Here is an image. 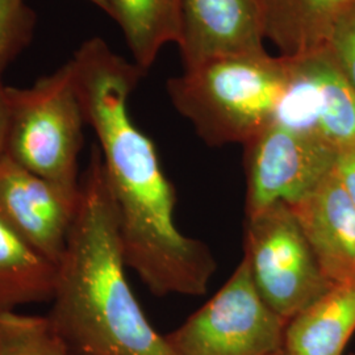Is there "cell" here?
Instances as JSON below:
<instances>
[{"mask_svg": "<svg viewBox=\"0 0 355 355\" xmlns=\"http://www.w3.org/2000/svg\"><path fill=\"white\" fill-rule=\"evenodd\" d=\"M69 62L85 121L99 141L125 265L155 296H203L215 275V257L177 228L174 189L153 141L128 111L129 95L146 71L98 37Z\"/></svg>", "mask_w": 355, "mask_h": 355, "instance_id": "obj_1", "label": "cell"}, {"mask_svg": "<svg viewBox=\"0 0 355 355\" xmlns=\"http://www.w3.org/2000/svg\"><path fill=\"white\" fill-rule=\"evenodd\" d=\"M46 316L70 355H175L154 329L125 277L102 153L94 145Z\"/></svg>", "mask_w": 355, "mask_h": 355, "instance_id": "obj_2", "label": "cell"}, {"mask_svg": "<svg viewBox=\"0 0 355 355\" xmlns=\"http://www.w3.org/2000/svg\"><path fill=\"white\" fill-rule=\"evenodd\" d=\"M291 86L287 57H218L167 80L174 108L209 146L245 145L278 119Z\"/></svg>", "mask_w": 355, "mask_h": 355, "instance_id": "obj_3", "label": "cell"}, {"mask_svg": "<svg viewBox=\"0 0 355 355\" xmlns=\"http://www.w3.org/2000/svg\"><path fill=\"white\" fill-rule=\"evenodd\" d=\"M6 154L64 191L78 195V157L86 124L70 62L31 89L10 87Z\"/></svg>", "mask_w": 355, "mask_h": 355, "instance_id": "obj_4", "label": "cell"}, {"mask_svg": "<svg viewBox=\"0 0 355 355\" xmlns=\"http://www.w3.org/2000/svg\"><path fill=\"white\" fill-rule=\"evenodd\" d=\"M286 327L257 290L243 255L214 297L166 340L175 355H275L284 350Z\"/></svg>", "mask_w": 355, "mask_h": 355, "instance_id": "obj_5", "label": "cell"}, {"mask_svg": "<svg viewBox=\"0 0 355 355\" xmlns=\"http://www.w3.org/2000/svg\"><path fill=\"white\" fill-rule=\"evenodd\" d=\"M243 255L262 299L287 322L333 287L287 204L246 215Z\"/></svg>", "mask_w": 355, "mask_h": 355, "instance_id": "obj_6", "label": "cell"}, {"mask_svg": "<svg viewBox=\"0 0 355 355\" xmlns=\"http://www.w3.org/2000/svg\"><path fill=\"white\" fill-rule=\"evenodd\" d=\"M245 146L246 215L293 205L329 175L337 150L313 133L275 120Z\"/></svg>", "mask_w": 355, "mask_h": 355, "instance_id": "obj_7", "label": "cell"}, {"mask_svg": "<svg viewBox=\"0 0 355 355\" xmlns=\"http://www.w3.org/2000/svg\"><path fill=\"white\" fill-rule=\"evenodd\" d=\"M291 62V86L278 119L313 133L337 152L355 148V92L328 48Z\"/></svg>", "mask_w": 355, "mask_h": 355, "instance_id": "obj_8", "label": "cell"}, {"mask_svg": "<svg viewBox=\"0 0 355 355\" xmlns=\"http://www.w3.org/2000/svg\"><path fill=\"white\" fill-rule=\"evenodd\" d=\"M78 202L79 193L26 170L7 154L0 158V220L55 266L64 255Z\"/></svg>", "mask_w": 355, "mask_h": 355, "instance_id": "obj_9", "label": "cell"}, {"mask_svg": "<svg viewBox=\"0 0 355 355\" xmlns=\"http://www.w3.org/2000/svg\"><path fill=\"white\" fill-rule=\"evenodd\" d=\"M258 0H183L178 48L184 69L205 61L265 53Z\"/></svg>", "mask_w": 355, "mask_h": 355, "instance_id": "obj_10", "label": "cell"}, {"mask_svg": "<svg viewBox=\"0 0 355 355\" xmlns=\"http://www.w3.org/2000/svg\"><path fill=\"white\" fill-rule=\"evenodd\" d=\"M290 208L330 284L355 283V205L333 171Z\"/></svg>", "mask_w": 355, "mask_h": 355, "instance_id": "obj_11", "label": "cell"}, {"mask_svg": "<svg viewBox=\"0 0 355 355\" xmlns=\"http://www.w3.org/2000/svg\"><path fill=\"white\" fill-rule=\"evenodd\" d=\"M263 36L279 55L297 58L322 51L355 0H258Z\"/></svg>", "mask_w": 355, "mask_h": 355, "instance_id": "obj_12", "label": "cell"}, {"mask_svg": "<svg viewBox=\"0 0 355 355\" xmlns=\"http://www.w3.org/2000/svg\"><path fill=\"white\" fill-rule=\"evenodd\" d=\"M355 331V283L336 284L287 322L286 355H343Z\"/></svg>", "mask_w": 355, "mask_h": 355, "instance_id": "obj_13", "label": "cell"}, {"mask_svg": "<svg viewBox=\"0 0 355 355\" xmlns=\"http://www.w3.org/2000/svg\"><path fill=\"white\" fill-rule=\"evenodd\" d=\"M107 13L120 26L135 64L142 70L154 64L161 49L179 44L183 0H105Z\"/></svg>", "mask_w": 355, "mask_h": 355, "instance_id": "obj_14", "label": "cell"}, {"mask_svg": "<svg viewBox=\"0 0 355 355\" xmlns=\"http://www.w3.org/2000/svg\"><path fill=\"white\" fill-rule=\"evenodd\" d=\"M57 266L0 220V316L17 305L51 302Z\"/></svg>", "mask_w": 355, "mask_h": 355, "instance_id": "obj_15", "label": "cell"}, {"mask_svg": "<svg viewBox=\"0 0 355 355\" xmlns=\"http://www.w3.org/2000/svg\"><path fill=\"white\" fill-rule=\"evenodd\" d=\"M0 355H70L51 331L46 318L8 313Z\"/></svg>", "mask_w": 355, "mask_h": 355, "instance_id": "obj_16", "label": "cell"}, {"mask_svg": "<svg viewBox=\"0 0 355 355\" xmlns=\"http://www.w3.org/2000/svg\"><path fill=\"white\" fill-rule=\"evenodd\" d=\"M35 24L36 15L24 0H0V78L29 45Z\"/></svg>", "mask_w": 355, "mask_h": 355, "instance_id": "obj_17", "label": "cell"}, {"mask_svg": "<svg viewBox=\"0 0 355 355\" xmlns=\"http://www.w3.org/2000/svg\"><path fill=\"white\" fill-rule=\"evenodd\" d=\"M327 48L355 92V6L336 26Z\"/></svg>", "mask_w": 355, "mask_h": 355, "instance_id": "obj_18", "label": "cell"}, {"mask_svg": "<svg viewBox=\"0 0 355 355\" xmlns=\"http://www.w3.org/2000/svg\"><path fill=\"white\" fill-rule=\"evenodd\" d=\"M331 171L355 205V148L337 153Z\"/></svg>", "mask_w": 355, "mask_h": 355, "instance_id": "obj_19", "label": "cell"}, {"mask_svg": "<svg viewBox=\"0 0 355 355\" xmlns=\"http://www.w3.org/2000/svg\"><path fill=\"white\" fill-rule=\"evenodd\" d=\"M10 112H11L10 87L4 86L0 79V158L6 154V148H7Z\"/></svg>", "mask_w": 355, "mask_h": 355, "instance_id": "obj_20", "label": "cell"}, {"mask_svg": "<svg viewBox=\"0 0 355 355\" xmlns=\"http://www.w3.org/2000/svg\"><path fill=\"white\" fill-rule=\"evenodd\" d=\"M11 313H12V312H11ZM7 316H8V313L0 316V349H1L3 343H4L6 334H7Z\"/></svg>", "mask_w": 355, "mask_h": 355, "instance_id": "obj_21", "label": "cell"}, {"mask_svg": "<svg viewBox=\"0 0 355 355\" xmlns=\"http://www.w3.org/2000/svg\"><path fill=\"white\" fill-rule=\"evenodd\" d=\"M91 3H94L95 6H98L104 12H107V1L105 0H89Z\"/></svg>", "mask_w": 355, "mask_h": 355, "instance_id": "obj_22", "label": "cell"}, {"mask_svg": "<svg viewBox=\"0 0 355 355\" xmlns=\"http://www.w3.org/2000/svg\"><path fill=\"white\" fill-rule=\"evenodd\" d=\"M275 355H286V353H284V350H283V352H280V353H278V354Z\"/></svg>", "mask_w": 355, "mask_h": 355, "instance_id": "obj_23", "label": "cell"}, {"mask_svg": "<svg viewBox=\"0 0 355 355\" xmlns=\"http://www.w3.org/2000/svg\"><path fill=\"white\" fill-rule=\"evenodd\" d=\"M352 355H355V353H354V354H352Z\"/></svg>", "mask_w": 355, "mask_h": 355, "instance_id": "obj_24", "label": "cell"}]
</instances>
